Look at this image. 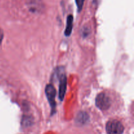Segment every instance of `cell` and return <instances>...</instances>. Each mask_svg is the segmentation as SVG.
Segmentation results:
<instances>
[{"instance_id": "obj_1", "label": "cell", "mask_w": 134, "mask_h": 134, "mask_svg": "<svg viewBox=\"0 0 134 134\" xmlns=\"http://www.w3.org/2000/svg\"><path fill=\"white\" fill-rule=\"evenodd\" d=\"M96 106L102 111H105L109 109L111 105V99L109 95L105 93H100L96 99Z\"/></svg>"}, {"instance_id": "obj_2", "label": "cell", "mask_w": 134, "mask_h": 134, "mask_svg": "<svg viewBox=\"0 0 134 134\" xmlns=\"http://www.w3.org/2000/svg\"><path fill=\"white\" fill-rule=\"evenodd\" d=\"M124 129L122 124L117 120H109L106 125L107 134H122Z\"/></svg>"}, {"instance_id": "obj_3", "label": "cell", "mask_w": 134, "mask_h": 134, "mask_svg": "<svg viewBox=\"0 0 134 134\" xmlns=\"http://www.w3.org/2000/svg\"><path fill=\"white\" fill-rule=\"evenodd\" d=\"M45 93L48 102L50 103V105L52 108V113H53L54 111L55 107H56V102H55L56 90H55L54 87L51 84L47 85L45 88Z\"/></svg>"}, {"instance_id": "obj_4", "label": "cell", "mask_w": 134, "mask_h": 134, "mask_svg": "<svg viewBox=\"0 0 134 134\" xmlns=\"http://www.w3.org/2000/svg\"><path fill=\"white\" fill-rule=\"evenodd\" d=\"M67 79L65 74H62L60 78V85H59V98L60 100H63L66 91Z\"/></svg>"}, {"instance_id": "obj_5", "label": "cell", "mask_w": 134, "mask_h": 134, "mask_svg": "<svg viewBox=\"0 0 134 134\" xmlns=\"http://www.w3.org/2000/svg\"><path fill=\"white\" fill-rule=\"evenodd\" d=\"M72 28H73V16L71 15L68 16L67 20V26L65 31V35L66 36H69L71 34Z\"/></svg>"}, {"instance_id": "obj_6", "label": "cell", "mask_w": 134, "mask_h": 134, "mask_svg": "<svg viewBox=\"0 0 134 134\" xmlns=\"http://www.w3.org/2000/svg\"><path fill=\"white\" fill-rule=\"evenodd\" d=\"M84 1H85V0H76V3H77L79 11H80L82 9V6H83Z\"/></svg>"}, {"instance_id": "obj_7", "label": "cell", "mask_w": 134, "mask_h": 134, "mask_svg": "<svg viewBox=\"0 0 134 134\" xmlns=\"http://www.w3.org/2000/svg\"><path fill=\"white\" fill-rule=\"evenodd\" d=\"M3 38V33L2 30L0 28V44H1V41H2Z\"/></svg>"}]
</instances>
